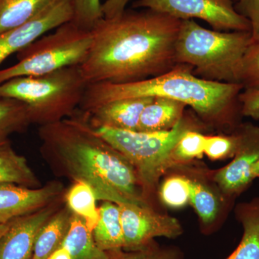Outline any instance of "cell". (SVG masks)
Segmentation results:
<instances>
[{"instance_id": "2e32d148", "label": "cell", "mask_w": 259, "mask_h": 259, "mask_svg": "<svg viewBox=\"0 0 259 259\" xmlns=\"http://www.w3.org/2000/svg\"><path fill=\"white\" fill-rule=\"evenodd\" d=\"M237 219L243 226L239 245L226 259H259V197L238 204Z\"/></svg>"}, {"instance_id": "d6986e66", "label": "cell", "mask_w": 259, "mask_h": 259, "mask_svg": "<svg viewBox=\"0 0 259 259\" xmlns=\"http://www.w3.org/2000/svg\"><path fill=\"white\" fill-rule=\"evenodd\" d=\"M72 259H105L107 252L100 249L94 240L93 232L84 221L73 214L70 218L69 229L61 246Z\"/></svg>"}, {"instance_id": "44dd1931", "label": "cell", "mask_w": 259, "mask_h": 259, "mask_svg": "<svg viewBox=\"0 0 259 259\" xmlns=\"http://www.w3.org/2000/svg\"><path fill=\"white\" fill-rule=\"evenodd\" d=\"M56 0H0V34L16 28Z\"/></svg>"}, {"instance_id": "1f68e13d", "label": "cell", "mask_w": 259, "mask_h": 259, "mask_svg": "<svg viewBox=\"0 0 259 259\" xmlns=\"http://www.w3.org/2000/svg\"><path fill=\"white\" fill-rule=\"evenodd\" d=\"M242 115L259 120V90H244L240 94Z\"/></svg>"}, {"instance_id": "e0dca14e", "label": "cell", "mask_w": 259, "mask_h": 259, "mask_svg": "<svg viewBox=\"0 0 259 259\" xmlns=\"http://www.w3.org/2000/svg\"><path fill=\"white\" fill-rule=\"evenodd\" d=\"M98 211V221L93 231L97 247L104 251L123 248V233L118 205L111 202H104Z\"/></svg>"}, {"instance_id": "9c48e42d", "label": "cell", "mask_w": 259, "mask_h": 259, "mask_svg": "<svg viewBox=\"0 0 259 259\" xmlns=\"http://www.w3.org/2000/svg\"><path fill=\"white\" fill-rule=\"evenodd\" d=\"M238 144L231 163L212 174L225 198L238 197L259 179V127L241 123L236 127Z\"/></svg>"}, {"instance_id": "d6a6232c", "label": "cell", "mask_w": 259, "mask_h": 259, "mask_svg": "<svg viewBox=\"0 0 259 259\" xmlns=\"http://www.w3.org/2000/svg\"><path fill=\"white\" fill-rule=\"evenodd\" d=\"M131 0H106L102 5L104 18H112L122 14Z\"/></svg>"}, {"instance_id": "f546056e", "label": "cell", "mask_w": 259, "mask_h": 259, "mask_svg": "<svg viewBox=\"0 0 259 259\" xmlns=\"http://www.w3.org/2000/svg\"><path fill=\"white\" fill-rule=\"evenodd\" d=\"M102 5L100 0H72L71 22L80 28L92 31L104 18Z\"/></svg>"}, {"instance_id": "cb8c5ba5", "label": "cell", "mask_w": 259, "mask_h": 259, "mask_svg": "<svg viewBox=\"0 0 259 259\" xmlns=\"http://www.w3.org/2000/svg\"><path fill=\"white\" fill-rule=\"evenodd\" d=\"M31 122L28 107L18 100L0 98V136L8 137Z\"/></svg>"}, {"instance_id": "ba28073f", "label": "cell", "mask_w": 259, "mask_h": 259, "mask_svg": "<svg viewBox=\"0 0 259 259\" xmlns=\"http://www.w3.org/2000/svg\"><path fill=\"white\" fill-rule=\"evenodd\" d=\"M132 7L180 20L200 19L218 31L251 32L249 20L236 11L233 0H137Z\"/></svg>"}, {"instance_id": "4316f807", "label": "cell", "mask_w": 259, "mask_h": 259, "mask_svg": "<svg viewBox=\"0 0 259 259\" xmlns=\"http://www.w3.org/2000/svg\"><path fill=\"white\" fill-rule=\"evenodd\" d=\"M159 197L166 207L179 209L190 203L191 182L190 177L174 175L167 177L160 187Z\"/></svg>"}, {"instance_id": "d590c367", "label": "cell", "mask_w": 259, "mask_h": 259, "mask_svg": "<svg viewBox=\"0 0 259 259\" xmlns=\"http://www.w3.org/2000/svg\"><path fill=\"white\" fill-rule=\"evenodd\" d=\"M233 1L238 2V0H233Z\"/></svg>"}, {"instance_id": "7402d4cb", "label": "cell", "mask_w": 259, "mask_h": 259, "mask_svg": "<svg viewBox=\"0 0 259 259\" xmlns=\"http://www.w3.org/2000/svg\"><path fill=\"white\" fill-rule=\"evenodd\" d=\"M189 177L191 182L190 204L200 219L204 231L208 233L219 214V198L204 181Z\"/></svg>"}, {"instance_id": "e575fe53", "label": "cell", "mask_w": 259, "mask_h": 259, "mask_svg": "<svg viewBox=\"0 0 259 259\" xmlns=\"http://www.w3.org/2000/svg\"><path fill=\"white\" fill-rule=\"evenodd\" d=\"M8 227H9V223H8V224H0V241H1L2 238L4 236L5 233H6Z\"/></svg>"}, {"instance_id": "ffe728a7", "label": "cell", "mask_w": 259, "mask_h": 259, "mask_svg": "<svg viewBox=\"0 0 259 259\" xmlns=\"http://www.w3.org/2000/svg\"><path fill=\"white\" fill-rule=\"evenodd\" d=\"M70 218L63 211L47 221L37 235L31 259H48L60 248L69 229Z\"/></svg>"}, {"instance_id": "52a82bcc", "label": "cell", "mask_w": 259, "mask_h": 259, "mask_svg": "<svg viewBox=\"0 0 259 259\" xmlns=\"http://www.w3.org/2000/svg\"><path fill=\"white\" fill-rule=\"evenodd\" d=\"M92 42V31L80 28L71 21L63 24L19 51L18 63L0 69V84L19 76H39L81 66Z\"/></svg>"}, {"instance_id": "4dcf8cb0", "label": "cell", "mask_w": 259, "mask_h": 259, "mask_svg": "<svg viewBox=\"0 0 259 259\" xmlns=\"http://www.w3.org/2000/svg\"><path fill=\"white\" fill-rule=\"evenodd\" d=\"M235 9L249 20L251 25V40L259 38V0H238Z\"/></svg>"}, {"instance_id": "8fae6325", "label": "cell", "mask_w": 259, "mask_h": 259, "mask_svg": "<svg viewBox=\"0 0 259 259\" xmlns=\"http://www.w3.org/2000/svg\"><path fill=\"white\" fill-rule=\"evenodd\" d=\"M72 18V0H56L26 23L0 34V66L10 56Z\"/></svg>"}, {"instance_id": "3957f363", "label": "cell", "mask_w": 259, "mask_h": 259, "mask_svg": "<svg viewBox=\"0 0 259 259\" xmlns=\"http://www.w3.org/2000/svg\"><path fill=\"white\" fill-rule=\"evenodd\" d=\"M243 90L239 83L218 82L201 79L192 66L177 64L165 74L135 82L88 84L80 104L85 112L121 99L165 97L190 107L206 126L230 132L241 125Z\"/></svg>"}, {"instance_id": "7a4b0ae2", "label": "cell", "mask_w": 259, "mask_h": 259, "mask_svg": "<svg viewBox=\"0 0 259 259\" xmlns=\"http://www.w3.org/2000/svg\"><path fill=\"white\" fill-rule=\"evenodd\" d=\"M87 116L42 126L44 146L62 161L75 181L93 189L97 200L148 205L140 193L134 166L98 135Z\"/></svg>"}, {"instance_id": "6da1fadb", "label": "cell", "mask_w": 259, "mask_h": 259, "mask_svg": "<svg viewBox=\"0 0 259 259\" xmlns=\"http://www.w3.org/2000/svg\"><path fill=\"white\" fill-rule=\"evenodd\" d=\"M181 21L148 9L125 10L115 18H102L92 30L91 48L80 66L85 81L135 82L170 71L177 65Z\"/></svg>"}, {"instance_id": "5bb4252c", "label": "cell", "mask_w": 259, "mask_h": 259, "mask_svg": "<svg viewBox=\"0 0 259 259\" xmlns=\"http://www.w3.org/2000/svg\"><path fill=\"white\" fill-rule=\"evenodd\" d=\"M154 97L121 99L103 104L86 112L94 128H108L138 131L141 114Z\"/></svg>"}, {"instance_id": "ac0fdd59", "label": "cell", "mask_w": 259, "mask_h": 259, "mask_svg": "<svg viewBox=\"0 0 259 259\" xmlns=\"http://www.w3.org/2000/svg\"><path fill=\"white\" fill-rule=\"evenodd\" d=\"M4 183L33 188L37 182L25 158L13 149L8 137L0 136V184Z\"/></svg>"}, {"instance_id": "d4e9b609", "label": "cell", "mask_w": 259, "mask_h": 259, "mask_svg": "<svg viewBox=\"0 0 259 259\" xmlns=\"http://www.w3.org/2000/svg\"><path fill=\"white\" fill-rule=\"evenodd\" d=\"M206 135L199 130L186 132L175 145L171 153V168L200 158L204 154Z\"/></svg>"}, {"instance_id": "836d02e7", "label": "cell", "mask_w": 259, "mask_h": 259, "mask_svg": "<svg viewBox=\"0 0 259 259\" xmlns=\"http://www.w3.org/2000/svg\"><path fill=\"white\" fill-rule=\"evenodd\" d=\"M48 259H72L69 252L65 248L60 247L51 254Z\"/></svg>"}, {"instance_id": "9a60e30c", "label": "cell", "mask_w": 259, "mask_h": 259, "mask_svg": "<svg viewBox=\"0 0 259 259\" xmlns=\"http://www.w3.org/2000/svg\"><path fill=\"white\" fill-rule=\"evenodd\" d=\"M185 104L165 98L154 97L143 110L138 131L161 132L175 127L185 115Z\"/></svg>"}, {"instance_id": "83f0119b", "label": "cell", "mask_w": 259, "mask_h": 259, "mask_svg": "<svg viewBox=\"0 0 259 259\" xmlns=\"http://www.w3.org/2000/svg\"><path fill=\"white\" fill-rule=\"evenodd\" d=\"M237 83L244 90H259V38L250 40L242 57Z\"/></svg>"}, {"instance_id": "4fadbf2b", "label": "cell", "mask_w": 259, "mask_h": 259, "mask_svg": "<svg viewBox=\"0 0 259 259\" xmlns=\"http://www.w3.org/2000/svg\"><path fill=\"white\" fill-rule=\"evenodd\" d=\"M59 192L56 185L30 188L15 184H0V224H8L45 207Z\"/></svg>"}, {"instance_id": "7c38bea8", "label": "cell", "mask_w": 259, "mask_h": 259, "mask_svg": "<svg viewBox=\"0 0 259 259\" xmlns=\"http://www.w3.org/2000/svg\"><path fill=\"white\" fill-rule=\"evenodd\" d=\"M53 213L51 207H42L10 222L0 241V259H31L37 235Z\"/></svg>"}, {"instance_id": "8992f818", "label": "cell", "mask_w": 259, "mask_h": 259, "mask_svg": "<svg viewBox=\"0 0 259 259\" xmlns=\"http://www.w3.org/2000/svg\"><path fill=\"white\" fill-rule=\"evenodd\" d=\"M107 144L118 151L134 166L143 190L151 193L158 186L160 178L171 168L172 150L180 138L191 130H201V124L190 115L174 128L161 132H140L97 127L94 128Z\"/></svg>"}, {"instance_id": "603a6c76", "label": "cell", "mask_w": 259, "mask_h": 259, "mask_svg": "<svg viewBox=\"0 0 259 259\" xmlns=\"http://www.w3.org/2000/svg\"><path fill=\"white\" fill-rule=\"evenodd\" d=\"M66 198L69 208L82 218L89 229L93 232L98 221L99 211L96 197L91 187L81 181H75Z\"/></svg>"}, {"instance_id": "30bf717a", "label": "cell", "mask_w": 259, "mask_h": 259, "mask_svg": "<svg viewBox=\"0 0 259 259\" xmlns=\"http://www.w3.org/2000/svg\"><path fill=\"white\" fill-rule=\"evenodd\" d=\"M117 204L123 233V249H139L156 238L175 239L183 233L182 225L177 218L156 212L148 205Z\"/></svg>"}, {"instance_id": "5b68a950", "label": "cell", "mask_w": 259, "mask_h": 259, "mask_svg": "<svg viewBox=\"0 0 259 259\" xmlns=\"http://www.w3.org/2000/svg\"><path fill=\"white\" fill-rule=\"evenodd\" d=\"M88 85L80 66H69L49 74L8 80L0 84V98L23 102L28 107L31 122L46 125L74 112Z\"/></svg>"}, {"instance_id": "277c9868", "label": "cell", "mask_w": 259, "mask_h": 259, "mask_svg": "<svg viewBox=\"0 0 259 259\" xmlns=\"http://www.w3.org/2000/svg\"><path fill=\"white\" fill-rule=\"evenodd\" d=\"M251 40V32L218 31L194 20L181 21L175 42L177 64L192 66L201 79L237 83L238 67Z\"/></svg>"}, {"instance_id": "484cf974", "label": "cell", "mask_w": 259, "mask_h": 259, "mask_svg": "<svg viewBox=\"0 0 259 259\" xmlns=\"http://www.w3.org/2000/svg\"><path fill=\"white\" fill-rule=\"evenodd\" d=\"M107 252L105 259H184L183 252L175 245H163L153 241L136 250L123 248Z\"/></svg>"}, {"instance_id": "f1b7e54d", "label": "cell", "mask_w": 259, "mask_h": 259, "mask_svg": "<svg viewBox=\"0 0 259 259\" xmlns=\"http://www.w3.org/2000/svg\"><path fill=\"white\" fill-rule=\"evenodd\" d=\"M238 144L236 128L231 134L206 136L204 154L212 161L233 158Z\"/></svg>"}]
</instances>
